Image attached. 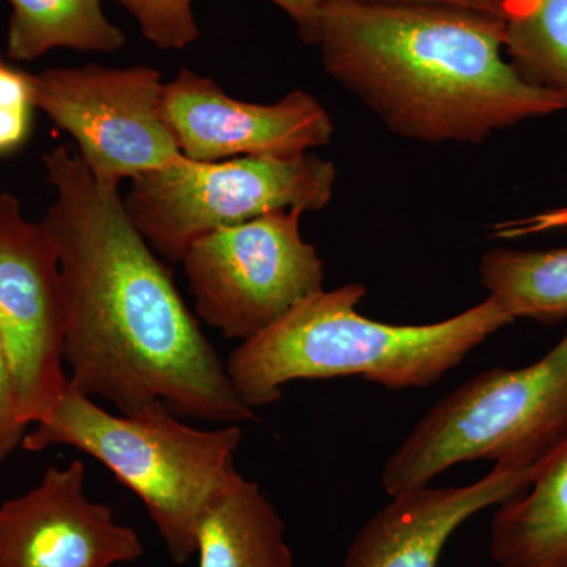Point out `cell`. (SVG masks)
<instances>
[{
  "label": "cell",
  "mask_w": 567,
  "mask_h": 567,
  "mask_svg": "<svg viewBox=\"0 0 567 567\" xmlns=\"http://www.w3.org/2000/svg\"><path fill=\"white\" fill-rule=\"evenodd\" d=\"M558 229H567V207L537 213L518 221L496 224L492 235L496 238H517Z\"/></svg>",
  "instance_id": "21"
},
{
  "label": "cell",
  "mask_w": 567,
  "mask_h": 567,
  "mask_svg": "<svg viewBox=\"0 0 567 567\" xmlns=\"http://www.w3.org/2000/svg\"><path fill=\"white\" fill-rule=\"evenodd\" d=\"M499 18L507 61L567 106V0H506Z\"/></svg>",
  "instance_id": "17"
},
{
  "label": "cell",
  "mask_w": 567,
  "mask_h": 567,
  "mask_svg": "<svg viewBox=\"0 0 567 567\" xmlns=\"http://www.w3.org/2000/svg\"><path fill=\"white\" fill-rule=\"evenodd\" d=\"M0 339L17 383L22 417L39 423L69 386L65 303L58 252L43 223L0 194Z\"/></svg>",
  "instance_id": "9"
},
{
  "label": "cell",
  "mask_w": 567,
  "mask_h": 567,
  "mask_svg": "<svg viewBox=\"0 0 567 567\" xmlns=\"http://www.w3.org/2000/svg\"><path fill=\"white\" fill-rule=\"evenodd\" d=\"M334 182V164L311 153L210 163L183 156L134 178L125 205L152 248L182 262L194 241L216 230L268 213L322 210Z\"/></svg>",
  "instance_id": "6"
},
{
  "label": "cell",
  "mask_w": 567,
  "mask_h": 567,
  "mask_svg": "<svg viewBox=\"0 0 567 567\" xmlns=\"http://www.w3.org/2000/svg\"><path fill=\"white\" fill-rule=\"evenodd\" d=\"M360 2L377 3H410V6H439L477 11V13L502 17L506 0H360Z\"/></svg>",
  "instance_id": "23"
},
{
  "label": "cell",
  "mask_w": 567,
  "mask_h": 567,
  "mask_svg": "<svg viewBox=\"0 0 567 567\" xmlns=\"http://www.w3.org/2000/svg\"><path fill=\"white\" fill-rule=\"evenodd\" d=\"M480 279L514 320L557 324L567 319V248L491 249L481 257Z\"/></svg>",
  "instance_id": "16"
},
{
  "label": "cell",
  "mask_w": 567,
  "mask_h": 567,
  "mask_svg": "<svg viewBox=\"0 0 567 567\" xmlns=\"http://www.w3.org/2000/svg\"><path fill=\"white\" fill-rule=\"evenodd\" d=\"M29 429L22 417L9 357L0 339V462L9 458L22 445Z\"/></svg>",
  "instance_id": "20"
},
{
  "label": "cell",
  "mask_w": 567,
  "mask_h": 567,
  "mask_svg": "<svg viewBox=\"0 0 567 567\" xmlns=\"http://www.w3.org/2000/svg\"><path fill=\"white\" fill-rule=\"evenodd\" d=\"M270 2L286 11L297 25L300 39L306 44H312L317 20H319L320 9H322L324 0H270Z\"/></svg>",
  "instance_id": "22"
},
{
  "label": "cell",
  "mask_w": 567,
  "mask_h": 567,
  "mask_svg": "<svg viewBox=\"0 0 567 567\" xmlns=\"http://www.w3.org/2000/svg\"><path fill=\"white\" fill-rule=\"evenodd\" d=\"M491 555L498 567H567V435L527 491L496 511Z\"/></svg>",
  "instance_id": "13"
},
{
  "label": "cell",
  "mask_w": 567,
  "mask_h": 567,
  "mask_svg": "<svg viewBox=\"0 0 567 567\" xmlns=\"http://www.w3.org/2000/svg\"><path fill=\"white\" fill-rule=\"evenodd\" d=\"M312 44L333 80L409 140L480 144L567 110L507 61L503 21L492 14L324 0Z\"/></svg>",
  "instance_id": "2"
},
{
  "label": "cell",
  "mask_w": 567,
  "mask_h": 567,
  "mask_svg": "<svg viewBox=\"0 0 567 567\" xmlns=\"http://www.w3.org/2000/svg\"><path fill=\"white\" fill-rule=\"evenodd\" d=\"M162 112L183 156L200 163L303 155L333 134L330 114L309 93L293 91L274 104L248 103L188 69L164 84Z\"/></svg>",
  "instance_id": "10"
},
{
  "label": "cell",
  "mask_w": 567,
  "mask_h": 567,
  "mask_svg": "<svg viewBox=\"0 0 567 567\" xmlns=\"http://www.w3.org/2000/svg\"><path fill=\"white\" fill-rule=\"evenodd\" d=\"M32 74L0 61V156L20 151L32 128Z\"/></svg>",
  "instance_id": "19"
},
{
  "label": "cell",
  "mask_w": 567,
  "mask_h": 567,
  "mask_svg": "<svg viewBox=\"0 0 567 567\" xmlns=\"http://www.w3.org/2000/svg\"><path fill=\"white\" fill-rule=\"evenodd\" d=\"M133 14L145 40L164 51H181L199 39L193 0H115Z\"/></svg>",
  "instance_id": "18"
},
{
  "label": "cell",
  "mask_w": 567,
  "mask_h": 567,
  "mask_svg": "<svg viewBox=\"0 0 567 567\" xmlns=\"http://www.w3.org/2000/svg\"><path fill=\"white\" fill-rule=\"evenodd\" d=\"M33 102L69 133L89 173L104 188L164 169L183 158L164 121L162 73L151 66L48 69L32 74Z\"/></svg>",
  "instance_id": "8"
},
{
  "label": "cell",
  "mask_w": 567,
  "mask_h": 567,
  "mask_svg": "<svg viewBox=\"0 0 567 567\" xmlns=\"http://www.w3.org/2000/svg\"><path fill=\"white\" fill-rule=\"evenodd\" d=\"M11 7L7 55L32 62L59 48L82 52L121 51L125 33L107 20L103 0H7Z\"/></svg>",
  "instance_id": "15"
},
{
  "label": "cell",
  "mask_w": 567,
  "mask_h": 567,
  "mask_svg": "<svg viewBox=\"0 0 567 567\" xmlns=\"http://www.w3.org/2000/svg\"><path fill=\"white\" fill-rule=\"evenodd\" d=\"M286 525L259 484L238 475L196 528L199 567H295Z\"/></svg>",
  "instance_id": "14"
},
{
  "label": "cell",
  "mask_w": 567,
  "mask_h": 567,
  "mask_svg": "<svg viewBox=\"0 0 567 567\" xmlns=\"http://www.w3.org/2000/svg\"><path fill=\"white\" fill-rule=\"evenodd\" d=\"M540 458L533 464H496L468 486H425L391 496L390 505L354 536L344 567H439L451 536L481 511L524 494Z\"/></svg>",
  "instance_id": "12"
},
{
  "label": "cell",
  "mask_w": 567,
  "mask_h": 567,
  "mask_svg": "<svg viewBox=\"0 0 567 567\" xmlns=\"http://www.w3.org/2000/svg\"><path fill=\"white\" fill-rule=\"evenodd\" d=\"M364 295L361 284L320 290L240 342L226 371L241 401L254 410L279 401L286 383L336 377H363L390 390L429 386L514 322L491 297L443 322H375L357 311Z\"/></svg>",
  "instance_id": "3"
},
{
  "label": "cell",
  "mask_w": 567,
  "mask_h": 567,
  "mask_svg": "<svg viewBox=\"0 0 567 567\" xmlns=\"http://www.w3.org/2000/svg\"><path fill=\"white\" fill-rule=\"evenodd\" d=\"M303 213H268L189 246L182 264L204 323L249 341L323 290V260L301 235Z\"/></svg>",
  "instance_id": "7"
},
{
  "label": "cell",
  "mask_w": 567,
  "mask_h": 567,
  "mask_svg": "<svg viewBox=\"0 0 567 567\" xmlns=\"http://www.w3.org/2000/svg\"><path fill=\"white\" fill-rule=\"evenodd\" d=\"M142 555L136 529L85 494L80 458L0 505V567H114Z\"/></svg>",
  "instance_id": "11"
},
{
  "label": "cell",
  "mask_w": 567,
  "mask_h": 567,
  "mask_svg": "<svg viewBox=\"0 0 567 567\" xmlns=\"http://www.w3.org/2000/svg\"><path fill=\"white\" fill-rule=\"evenodd\" d=\"M567 435V331L546 357L494 368L447 394L388 458L390 496L429 486L461 462L533 464Z\"/></svg>",
  "instance_id": "5"
},
{
  "label": "cell",
  "mask_w": 567,
  "mask_h": 567,
  "mask_svg": "<svg viewBox=\"0 0 567 567\" xmlns=\"http://www.w3.org/2000/svg\"><path fill=\"white\" fill-rule=\"evenodd\" d=\"M43 166L54 192L43 226L61 268L69 386L123 415L163 404L183 420H256L118 189L99 185L66 145L44 153Z\"/></svg>",
  "instance_id": "1"
},
{
  "label": "cell",
  "mask_w": 567,
  "mask_h": 567,
  "mask_svg": "<svg viewBox=\"0 0 567 567\" xmlns=\"http://www.w3.org/2000/svg\"><path fill=\"white\" fill-rule=\"evenodd\" d=\"M241 436L238 424L193 427L163 404L132 415L111 413L66 386L21 447L41 453L70 446L96 458L141 499L171 559L185 565L196 555V528L205 511L240 475L235 451Z\"/></svg>",
  "instance_id": "4"
}]
</instances>
